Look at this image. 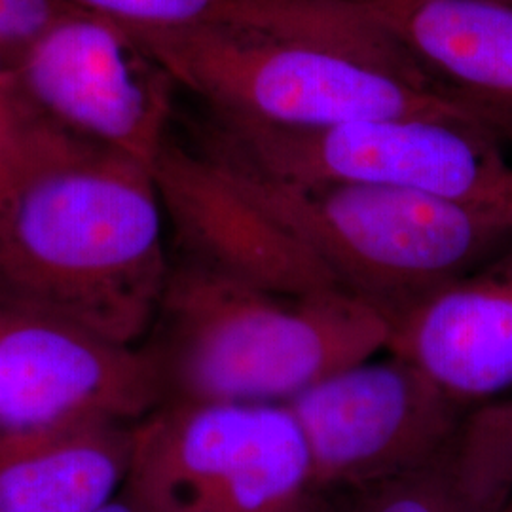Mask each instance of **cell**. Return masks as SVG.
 I'll use <instances>...</instances> for the list:
<instances>
[{"label":"cell","mask_w":512,"mask_h":512,"mask_svg":"<svg viewBox=\"0 0 512 512\" xmlns=\"http://www.w3.org/2000/svg\"><path fill=\"white\" fill-rule=\"evenodd\" d=\"M147 348L0 310V431L145 420L164 404Z\"/></svg>","instance_id":"9"},{"label":"cell","mask_w":512,"mask_h":512,"mask_svg":"<svg viewBox=\"0 0 512 512\" xmlns=\"http://www.w3.org/2000/svg\"><path fill=\"white\" fill-rule=\"evenodd\" d=\"M152 171L183 260L279 293L340 287L308 247L249 202L200 150L167 139Z\"/></svg>","instance_id":"10"},{"label":"cell","mask_w":512,"mask_h":512,"mask_svg":"<svg viewBox=\"0 0 512 512\" xmlns=\"http://www.w3.org/2000/svg\"><path fill=\"white\" fill-rule=\"evenodd\" d=\"M71 10L65 0H0V55L10 63Z\"/></svg>","instance_id":"16"},{"label":"cell","mask_w":512,"mask_h":512,"mask_svg":"<svg viewBox=\"0 0 512 512\" xmlns=\"http://www.w3.org/2000/svg\"><path fill=\"white\" fill-rule=\"evenodd\" d=\"M512 471L492 423L469 412L439 456L366 490L353 512H503Z\"/></svg>","instance_id":"15"},{"label":"cell","mask_w":512,"mask_h":512,"mask_svg":"<svg viewBox=\"0 0 512 512\" xmlns=\"http://www.w3.org/2000/svg\"><path fill=\"white\" fill-rule=\"evenodd\" d=\"M122 494L141 512H302L319 492L287 404L165 403L133 427Z\"/></svg>","instance_id":"6"},{"label":"cell","mask_w":512,"mask_h":512,"mask_svg":"<svg viewBox=\"0 0 512 512\" xmlns=\"http://www.w3.org/2000/svg\"><path fill=\"white\" fill-rule=\"evenodd\" d=\"M95 512H141L124 494L116 495L105 507Z\"/></svg>","instance_id":"18"},{"label":"cell","mask_w":512,"mask_h":512,"mask_svg":"<svg viewBox=\"0 0 512 512\" xmlns=\"http://www.w3.org/2000/svg\"><path fill=\"white\" fill-rule=\"evenodd\" d=\"M128 31V29H126ZM207 110L281 128L433 118L503 133L494 109L321 42L253 29L128 31Z\"/></svg>","instance_id":"4"},{"label":"cell","mask_w":512,"mask_h":512,"mask_svg":"<svg viewBox=\"0 0 512 512\" xmlns=\"http://www.w3.org/2000/svg\"><path fill=\"white\" fill-rule=\"evenodd\" d=\"M42 124L23 101L10 63L0 55V167L16 164Z\"/></svg>","instance_id":"17"},{"label":"cell","mask_w":512,"mask_h":512,"mask_svg":"<svg viewBox=\"0 0 512 512\" xmlns=\"http://www.w3.org/2000/svg\"><path fill=\"white\" fill-rule=\"evenodd\" d=\"M285 404L304 435L317 492L368 490L420 469L476 406L395 353L334 372Z\"/></svg>","instance_id":"8"},{"label":"cell","mask_w":512,"mask_h":512,"mask_svg":"<svg viewBox=\"0 0 512 512\" xmlns=\"http://www.w3.org/2000/svg\"><path fill=\"white\" fill-rule=\"evenodd\" d=\"M505 2H512V0H505Z\"/></svg>","instance_id":"22"},{"label":"cell","mask_w":512,"mask_h":512,"mask_svg":"<svg viewBox=\"0 0 512 512\" xmlns=\"http://www.w3.org/2000/svg\"><path fill=\"white\" fill-rule=\"evenodd\" d=\"M74 10L110 19L128 31L234 27L302 38L351 54H374L376 25L344 0H65Z\"/></svg>","instance_id":"14"},{"label":"cell","mask_w":512,"mask_h":512,"mask_svg":"<svg viewBox=\"0 0 512 512\" xmlns=\"http://www.w3.org/2000/svg\"><path fill=\"white\" fill-rule=\"evenodd\" d=\"M387 351L463 403H488L512 387V245L404 313Z\"/></svg>","instance_id":"11"},{"label":"cell","mask_w":512,"mask_h":512,"mask_svg":"<svg viewBox=\"0 0 512 512\" xmlns=\"http://www.w3.org/2000/svg\"><path fill=\"white\" fill-rule=\"evenodd\" d=\"M40 124L152 167L169 139L175 80L110 19L71 10L10 61Z\"/></svg>","instance_id":"7"},{"label":"cell","mask_w":512,"mask_h":512,"mask_svg":"<svg viewBox=\"0 0 512 512\" xmlns=\"http://www.w3.org/2000/svg\"><path fill=\"white\" fill-rule=\"evenodd\" d=\"M319 494H321V492H319ZM319 494H317V497H315V499H313V501H311L310 507H308V509H306V511H302V512H338V511H334V509H332V507H330L329 503H325V501H323V499H321V497H319ZM351 512H353V511H351Z\"/></svg>","instance_id":"19"},{"label":"cell","mask_w":512,"mask_h":512,"mask_svg":"<svg viewBox=\"0 0 512 512\" xmlns=\"http://www.w3.org/2000/svg\"><path fill=\"white\" fill-rule=\"evenodd\" d=\"M133 427L0 431V512L99 511L124 490Z\"/></svg>","instance_id":"13"},{"label":"cell","mask_w":512,"mask_h":512,"mask_svg":"<svg viewBox=\"0 0 512 512\" xmlns=\"http://www.w3.org/2000/svg\"><path fill=\"white\" fill-rule=\"evenodd\" d=\"M154 171L42 124L0 186V310L148 336L171 262Z\"/></svg>","instance_id":"1"},{"label":"cell","mask_w":512,"mask_h":512,"mask_svg":"<svg viewBox=\"0 0 512 512\" xmlns=\"http://www.w3.org/2000/svg\"><path fill=\"white\" fill-rule=\"evenodd\" d=\"M4 173H6V169L0 167V186H2V181H4Z\"/></svg>","instance_id":"20"},{"label":"cell","mask_w":512,"mask_h":512,"mask_svg":"<svg viewBox=\"0 0 512 512\" xmlns=\"http://www.w3.org/2000/svg\"><path fill=\"white\" fill-rule=\"evenodd\" d=\"M448 86L512 126V2L346 0Z\"/></svg>","instance_id":"12"},{"label":"cell","mask_w":512,"mask_h":512,"mask_svg":"<svg viewBox=\"0 0 512 512\" xmlns=\"http://www.w3.org/2000/svg\"><path fill=\"white\" fill-rule=\"evenodd\" d=\"M503 512H512V503L511 505H509V507H507V509H505V511Z\"/></svg>","instance_id":"21"},{"label":"cell","mask_w":512,"mask_h":512,"mask_svg":"<svg viewBox=\"0 0 512 512\" xmlns=\"http://www.w3.org/2000/svg\"><path fill=\"white\" fill-rule=\"evenodd\" d=\"M198 145L275 177L403 188L512 228V164L488 129L433 118L281 128L207 110Z\"/></svg>","instance_id":"5"},{"label":"cell","mask_w":512,"mask_h":512,"mask_svg":"<svg viewBox=\"0 0 512 512\" xmlns=\"http://www.w3.org/2000/svg\"><path fill=\"white\" fill-rule=\"evenodd\" d=\"M220 173L308 247L342 289L397 323L427 296L512 245V228L403 188L296 181L198 147Z\"/></svg>","instance_id":"3"},{"label":"cell","mask_w":512,"mask_h":512,"mask_svg":"<svg viewBox=\"0 0 512 512\" xmlns=\"http://www.w3.org/2000/svg\"><path fill=\"white\" fill-rule=\"evenodd\" d=\"M391 321L342 287L279 293L179 258L148 353L165 403H289L387 349Z\"/></svg>","instance_id":"2"}]
</instances>
